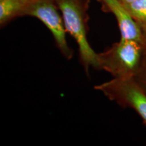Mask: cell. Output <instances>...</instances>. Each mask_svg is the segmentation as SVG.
<instances>
[{"instance_id": "obj_10", "label": "cell", "mask_w": 146, "mask_h": 146, "mask_svg": "<svg viewBox=\"0 0 146 146\" xmlns=\"http://www.w3.org/2000/svg\"><path fill=\"white\" fill-rule=\"evenodd\" d=\"M118 1H120L123 4H127V3L133 2V1H134L135 0H118Z\"/></svg>"}, {"instance_id": "obj_3", "label": "cell", "mask_w": 146, "mask_h": 146, "mask_svg": "<svg viewBox=\"0 0 146 146\" xmlns=\"http://www.w3.org/2000/svg\"><path fill=\"white\" fill-rule=\"evenodd\" d=\"M94 89L118 105L134 110L146 126V92L135 78H114Z\"/></svg>"}, {"instance_id": "obj_5", "label": "cell", "mask_w": 146, "mask_h": 146, "mask_svg": "<svg viewBox=\"0 0 146 146\" xmlns=\"http://www.w3.org/2000/svg\"><path fill=\"white\" fill-rule=\"evenodd\" d=\"M105 12L112 14L117 21L120 39L132 40L141 43V27L133 19L125 6L118 0H98Z\"/></svg>"}, {"instance_id": "obj_2", "label": "cell", "mask_w": 146, "mask_h": 146, "mask_svg": "<svg viewBox=\"0 0 146 146\" xmlns=\"http://www.w3.org/2000/svg\"><path fill=\"white\" fill-rule=\"evenodd\" d=\"M144 56L139 42L120 39L108 50L98 54L99 70H104L114 78L135 77Z\"/></svg>"}, {"instance_id": "obj_8", "label": "cell", "mask_w": 146, "mask_h": 146, "mask_svg": "<svg viewBox=\"0 0 146 146\" xmlns=\"http://www.w3.org/2000/svg\"><path fill=\"white\" fill-rule=\"evenodd\" d=\"M135 78L146 92V56H144L139 70H138Z\"/></svg>"}, {"instance_id": "obj_7", "label": "cell", "mask_w": 146, "mask_h": 146, "mask_svg": "<svg viewBox=\"0 0 146 146\" xmlns=\"http://www.w3.org/2000/svg\"><path fill=\"white\" fill-rule=\"evenodd\" d=\"M123 5L140 27L146 25V0H135Z\"/></svg>"}, {"instance_id": "obj_9", "label": "cell", "mask_w": 146, "mask_h": 146, "mask_svg": "<svg viewBox=\"0 0 146 146\" xmlns=\"http://www.w3.org/2000/svg\"><path fill=\"white\" fill-rule=\"evenodd\" d=\"M141 32H142V39L141 44L143 47V52L145 56H146V25H144V26H141Z\"/></svg>"}, {"instance_id": "obj_4", "label": "cell", "mask_w": 146, "mask_h": 146, "mask_svg": "<svg viewBox=\"0 0 146 146\" xmlns=\"http://www.w3.org/2000/svg\"><path fill=\"white\" fill-rule=\"evenodd\" d=\"M58 10L55 0H42L29 9L25 16H31L41 21L52 33L56 46L64 57L70 60L74 52L67 42L66 30Z\"/></svg>"}, {"instance_id": "obj_1", "label": "cell", "mask_w": 146, "mask_h": 146, "mask_svg": "<svg viewBox=\"0 0 146 146\" xmlns=\"http://www.w3.org/2000/svg\"><path fill=\"white\" fill-rule=\"evenodd\" d=\"M60 11L66 30L75 40L80 60L85 74L91 68H99L98 53L93 50L87 39L88 9L90 0H55Z\"/></svg>"}, {"instance_id": "obj_6", "label": "cell", "mask_w": 146, "mask_h": 146, "mask_svg": "<svg viewBox=\"0 0 146 146\" xmlns=\"http://www.w3.org/2000/svg\"><path fill=\"white\" fill-rule=\"evenodd\" d=\"M42 0H0V26L1 28L26 12Z\"/></svg>"}]
</instances>
